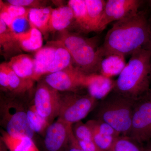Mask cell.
<instances>
[{
	"label": "cell",
	"mask_w": 151,
	"mask_h": 151,
	"mask_svg": "<svg viewBox=\"0 0 151 151\" xmlns=\"http://www.w3.org/2000/svg\"><path fill=\"white\" fill-rule=\"evenodd\" d=\"M150 23L144 11L114 23L100 46L102 54L116 53L124 56L138 50L148 48Z\"/></svg>",
	"instance_id": "cell-1"
},
{
	"label": "cell",
	"mask_w": 151,
	"mask_h": 151,
	"mask_svg": "<svg viewBox=\"0 0 151 151\" xmlns=\"http://www.w3.org/2000/svg\"><path fill=\"white\" fill-rule=\"evenodd\" d=\"M151 55L147 48L138 50L132 55L124 69L119 74L113 92L137 100L150 91Z\"/></svg>",
	"instance_id": "cell-2"
},
{
	"label": "cell",
	"mask_w": 151,
	"mask_h": 151,
	"mask_svg": "<svg viewBox=\"0 0 151 151\" xmlns=\"http://www.w3.org/2000/svg\"><path fill=\"white\" fill-rule=\"evenodd\" d=\"M58 40L69 52L73 67L85 75L99 74L103 55L97 38H87L79 33L65 30L60 32Z\"/></svg>",
	"instance_id": "cell-3"
},
{
	"label": "cell",
	"mask_w": 151,
	"mask_h": 151,
	"mask_svg": "<svg viewBox=\"0 0 151 151\" xmlns=\"http://www.w3.org/2000/svg\"><path fill=\"white\" fill-rule=\"evenodd\" d=\"M136 102L113 91L97 103L95 119L109 124L122 136H128Z\"/></svg>",
	"instance_id": "cell-4"
},
{
	"label": "cell",
	"mask_w": 151,
	"mask_h": 151,
	"mask_svg": "<svg viewBox=\"0 0 151 151\" xmlns=\"http://www.w3.org/2000/svg\"><path fill=\"white\" fill-rule=\"evenodd\" d=\"M28 101L8 94L0 98V124L10 136L17 138L28 137L33 139L35 133L28 122Z\"/></svg>",
	"instance_id": "cell-5"
},
{
	"label": "cell",
	"mask_w": 151,
	"mask_h": 151,
	"mask_svg": "<svg viewBox=\"0 0 151 151\" xmlns=\"http://www.w3.org/2000/svg\"><path fill=\"white\" fill-rule=\"evenodd\" d=\"M34 59L36 81L42 76L73 66L69 52L58 40L47 42L45 46L36 52Z\"/></svg>",
	"instance_id": "cell-6"
},
{
	"label": "cell",
	"mask_w": 151,
	"mask_h": 151,
	"mask_svg": "<svg viewBox=\"0 0 151 151\" xmlns=\"http://www.w3.org/2000/svg\"><path fill=\"white\" fill-rule=\"evenodd\" d=\"M98 101L89 94L74 92L61 93V103L58 119L73 125L81 121L97 106Z\"/></svg>",
	"instance_id": "cell-7"
},
{
	"label": "cell",
	"mask_w": 151,
	"mask_h": 151,
	"mask_svg": "<svg viewBox=\"0 0 151 151\" xmlns=\"http://www.w3.org/2000/svg\"><path fill=\"white\" fill-rule=\"evenodd\" d=\"M32 103L39 116L50 125L58 117L61 93L47 84L40 81L36 87Z\"/></svg>",
	"instance_id": "cell-8"
},
{
	"label": "cell",
	"mask_w": 151,
	"mask_h": 151,
	"mask_svg": "<svg viewBox=\"0 0 151 151\" xmlns=\"http://www.w3.org/2000/svg\"><path fill=\"white\" fill-rule=\"evenodd\" d=\"M129 137L140 144L151 140V90L137 100Z\"/></svg>",
	"instance_id": "cell-9"
},
{
	"label": "cell",
	"mask_w": 151,
	"mask_h": 151,
	"mask_svg": "<svg viewBox=\"0 0 151 151\" xmlns=\"http://www.w3.org/2000/svg\"><path fill=\"white\" fill-rule=\"evenodd\" d=\"M86 76L72 66L45 75L43 80L58 92L78 93L85 88Z\"/></svg>",
	"instance_id": "cell-10"
},
{
	"label": "cell",
	"mask_w": 151,
	"mask_h": 151,
	"mask_svg": "<svg viewBox=\"0 0 151 151\" xmlns=\"http://www.w3.org/2000/svg\"><path fill=\"white\" fill-rule=\"evenodd\" d=\"M142 2L139 0H108L98 25L97 32L102 31L111 22L119 21L136 14Z\"/></svg>",
	"instance_id": "cell-11"
},
{
	"label": "cell",
	"mask_w": 151,
	"mask_h": 151,
	"mask_svg": "<svg viewBox=\"0 0 151 151\" xmlns=\"http://www.w3.org/2000/svg\"><path fill=\"white\" fill-rule=\"evenodd\" d=\"M72 125L59 119L50 124L45 134L44 151H65L73 134Z\"/></svg>",
	"instance_id": "cell-12"
},
{
	"label": "cell",
	"mask_w": 151,
	"mask_h": 151,
	"mask_svg": "<svg viewBox=\"0 0 151 151\" xmlns=\"http://www.w3.org/2000/svg\"><path fill=\"white\" fill-rule=\"evenodd\" d=\"M115 85V80L101 74L86 76L85 89L87 94L98 102L107 97L113 91Z\"/></svg>",
	"instance_id": "cell-13"
},
{
	"label": "cell",
	"mask_w": 151,
	"mask_h": 151,
	"mask_svg": "<svg viewBox=\"0 0 151 151\" xmlns=\"http://www.w3.org/2000/svg\"><path fill=\"white\" fill-rule=\"evenodd\" d=\"M42 35L40 31L32 26L27 30L14 33L20 48L27 52H36L42 47Z\"/></svg>",
	"instance_id": "cell-14"
},
{
	"label": "cell",
	"mask_w": 151,
	"mask_h": 151,
	"mask_svg": "<svg viewBox=\"0 0 151 151\" xmlns=\"http://www.w3.org/2000/svg\"><path fill=\"white\" fill-rule=\"evenodd\" d=\"M9 66L21 78L35 81L34 58L28 54L13 56L8 62Z\"/></svg>",
	"instance_id": "cell-15"
},
{
	"label": "cell",
	"mask_w": 151,
	"mask_h": 151,
	"mask_svg": "<svg viewBox=\"0 0 151 151\" xmlns=\"http://www.w3.org/2000/svg\"><path fill=\"white\" fill-rule=\"evenodd\" d=\"M73 11L69 6H63L53 9L49 24V32L65 30L72 23H74Z\"/></svg>",
	"instance_id": "cell-16"
},
{
	"label": "cell",
	"mask_w": 151,
	"mask_h": 151,
	"mask_svg": "<svg viewBox=\"0 0 151 151\" xmlns=\"http://www.w3.org/2000/svg\"><path fill=\"white\" fill-rule=\"evenodd\" d=\"M102 55L99 65V74L109 78L119 75L127 64L125 56L116 53Z\"/></svg>",
	"instance_id": "cell-17"
},
{
	"label": "cell",
	"mask_w": 151,
	"mask_h": 151,
	"mask_svg": "<svg viewBox=\"0 0 151 151\" xmlns=\"http://www.w3.org/2000/svg\"><path fill=\"white\" fill-rule=\"evenodd\" d=\"M53 9L50 7L30 9L28 21L30 26L36 28L45 37L49 31V24Z\"/></svg>",
	"instance_id": "cell-18"
},
{
	"label": "cell",
	"mask_w": 151,
	"mask_h": 151,
	"mask_svg": "<svg viewBox=\"0 0 151 151\" xmlns=\"http://www.w3.org/2000/svg\"><path fill=\"white\" fill-rule=\"evenodd\" d=\"M1 140L9 151H40L34 141L28 137L17 138L1 130Z\"/></svg>",
	"instance_id": "cell-19"
},
{
	"label": "cell",
	"mask_w": 151,
	"mask_h": 151,
	"mask_svg": "<svg viewBox=\"0 0 151 151\" xmlns=\"http://www.w3.org/2000/svg\"><path fill=\"white\" fill-rule=\"evenodd\" d=\"M68 5L73 11L74 24L78 30L85 33L91 32L85 0H70Z\"/></svg>",
	"instance_id": "cell-20"
},
{
	"label": "cell",
	"mask_w": 151,
	"mask_h": 151,
	"mask_svg": "<svg viewBox=\"0 0 151 151\" xmlns=\"http://www.w3.org/2000/svg\"><path fill=\"white\" fill-rule=\"evenodd\" d=\"M7 70L9 78V94L22 97L27 92L32 89L35 81L20 77L9 66L8 63Z\"/></svg>",
	"instance_id": "cell-21"
},
{
	"label": "cell",
	"mask_w": 151,
	"mask_h": 151,
	"mask_svg": "<svg viewBox=\"0 0 151 151\" xmlns=\"http://www.w3.org/2000/svg\"><path fill=\"white\" fill-rule=\"evenodd\" d=\"M89 22L90 32H97L98 25L103 16L106 1L85 0Z\"/></svg>",
	"instance_id": "cell-22"
},
{
	"label": "cell",
	"mask_w": 151,
	"mask_h": 151,
	"mask_svg": "<svg viewBox=\"0 0 151 151\" xmlns=\"http://www.w3.org/2000/svg\"><path fill=\"white\" fill-rule=\"evenodd\" d=\"M8 27L2 20L0 19V46L4 53H12L20 49L14 33Z\"/></svg>",
	"instance_id": "cell-23"
},
{
	"label": "cell",
	"mask_w": 151,
	"mask_h": 151,
	"mask_svg": "<svg viewBox=\"0 0 151 151\" xmlns=\"http://www.w3.org/2000/svg\"><path fill=\"white\" fill-rule=\"evenodd\" d=\"M27 116L28 122L32 129L35 134L44 136L50 124L38 114L34 107L32 100L28 103Z\"/></svg>",
	"instance_id": "cell-24"
},
{
	"label": "cell",
	"mask_w": 151,
	"mask_h": 151,
	"mask_svg": "<svg viewBox=\"0 0 151 151\" xmlns=\"http://www.w3.org/2000/svg\"><path fill=\"white\" fill-rule=\"evenodd\" d=\"M129 136H119L109 151H145L144 147Z\"/></svg>",
	"instance_id": "cell-25"
},
{
	"label": "cell",
	"mask_w": 151,
	"mask_h": 151,
	"mask_svg": "<svg viewBox=\"0 0 151 151\" xmlns=\"http://www.w3.org/2000/svg\"><path fill=\"white\" fill-rule=\"evenodd\" d=\"M30 9L13 5L0 1V12L6 13L13 19L17 21L19 19L27 20Z\"/></svg>",
	"instance_id": "cell-26"
},
{
	"label": "cell",
	"mask_w": 151,
	"mask_h": 151,
	"mask_svg": "<svg viewBox=\"0 0 151 151\" xmlns=\"http://www.w3.org/2000/svg\"><path fill=\"white\" fill-rule=\"evenodd\" d=\"M86 124L89 126L90 129L101 134L112 136L115 137H118L121 136L109 124L101 120L97 119L89 120L86 122Z\"/></svg>",
	"instance_id": "cell-27"
},
{
	"label": "cell",
	"mask_w": 151,
	"mask_h": 151,
	"mask_svg": "<svg viewBox=\"0 0 151 151\" xmlns=\"http://www.w3.org/2000/svg\"><path fill=\"white\" fill-rule=\"evenodd\" d=\"M91 132L92 133V140L100 151H110L117 137L101 134L92 130H91Z\"/></svg>",
	"instance_id": "cell-28"
},
{
	"label": "cell",
	"mask_w": 151,
	"mask_h": 151,
	"mask_svg": "<svg viewBox=\"0 0 151 151\" xmlns=\"http://www.w3.org/2000/svg\"><path fill=\"white\" fill-rule=\"evenodd\" d=\"M72 126V130L74 137L78 141L92 140L91 130L87 124L81 121L77 122Z\"/></svg>",
	"instance_id": "cell-29"
},
{
	"label": "cell",
	"mask_w": 151,
	"mask_h": 151,
	"mask_svg": "<svg viewBox=\"0 0 151 151\" xmlns=\"http://www.w3.org/2000/svg\"><path fill=\"white\" fill-rule=\"evenodd\" d=\"M46 1L38 0H8L6 2L13 5L23 7L29 9L41 8L45 7Z\"/></svg>",
	"instance_id": "cell-30"
},
{
	"label": "cell",
	"mask_w": 151,
	"mask_h": 151,
	"mask_svg": "<svg viewBox=\"0 0 151 151\" xmlns=\"http://www.w3.org/2000/svg\"><path fill=\"white\" fill-rule=\"evenodd\" d=\"M0 85L1 90L9 92V78L7 63H3L0 65Z\"/></svg>",
	"instance_id": "cell-31"
},
{
	"label": "cell",
	"mask_w": 151,
	"mask_h": 151,
	"mask_svg": "<svg viewBox=\"0 0 151 151\" xmlns=\"http://www.w3.org/2000/svg\"><path fill=\"white\" fill-rule=\"evenodd\" d=\"M78 141L79 146L84 151H100L92 140Z\"/></svg>",
	"instance_id": "cell-32"
},
{
	"label": "cell",
	"mask_w": 151,
	"mask_h": 151,
	"mask_svg": "<svg viewBox=\"0 0 151 151\" xmlns=\"http://www.w3.org/2000/svg\"><path fill=\"white\" fill-rule=\"evenodd\" d=\"M65 151H84L79 146L78 141L74 137L73 133Z\"/></svg>",
	"instance_id": "cell-33"
},
{
	"label": "cell",
	"mask_w": 151,
	"mask_h": 151,
	"mask_svg": "<svg viewBox=\"0 0 151 151\" xmlns=\"http://www.w3.org/2000/svg\"><path fill=\"white\" fill-rule=\"evenodd\" d=\"M0 151H9L1 140H0Z\"/></svg>",
	"instance_id": "cell-34"
},
{
	"label": "cell",
	"mask_w": 151,
	"mask_h": 151,
	"mask_svg": "<svg viewBox=\"0 0 151 151\" xmlns=\"http://www.w3.org/2000/svg\"><path fill=\"white\" fill-rule=\"evenodd\" d=\"M145 151H151V142H148V144L147 145L146 147H144Z\"/></svg>",
	"instance_id": "cell-35"
},
{
	"label": "cell",
	"mask_w": 151,
	"mask_h": 151,
	"mask_svg": "<svg viewBox=\"0 0 151 151\" xmlns=\"http://www.w3.org/2000/svg\"><path fill=\"white\" fill-rule=\"evenodd\" d=\"M148 49H149L151 52V23H150V41H149V43Z\"/></svg>",
	"instance_id": "cell-36"
},
{
	"label": "cell",
	"mask_w": 151,
	"mask_h": 151,
	"mask_svg": "<svg viewBox=\"0 0 151 151\" xmlns=\"http://www.w3.org/2000/svg\"><path fill=\"white\" fill-rule=\"evenodd\" d=\"M148 2L149 6H150V7L151 9V1H148Z\"/></svg>",
	"instance_id": "cell-37"
}]
</instances>
